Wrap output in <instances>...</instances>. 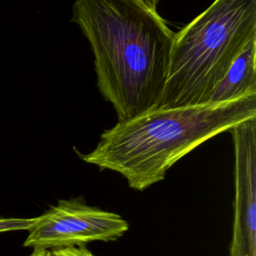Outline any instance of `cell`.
Returning <instances> with one entry per match:
<instances>
[{
	"label": "cell",
	"instance_id": "1",
	"mask_svg": "<svg viewBox=\"0 0 256 256\" xmlns=\"http://www.w3.org/2000/svg\"><path fill=\"white\" fill-rule=\"evenodd\" d=\"M72 21L91 46L98 89L119 121L156 108L175 36L157 11L140 0H75Z\"/></svg>",
	"mask_w": 256,
	"mask_h": 256
},
{
	"label": "cell",
	"instance_id": "2",
	"mask_svg": "<svg viewBox=\"0 0 256 256\" xmlns=\"http://www.w3.org/2000/svg\"><path fill=\"white\" fill-rule=\"evenodd\" d=\"M256 117V94L229 101L175 108H153L118 121L96 147L79 154L86 163L122 175L144 191L162 181L181 158L212 137Z\"/></svg>",
	"mask_w": 256,
	"mask_h": 256
},
{
	"label": "cell",
	"instance_id": "3",
	"mask_svg": "<svg viewBox=\"0 0 256 256\" xmlns=\"http://www.w3.org/2000/svg\"><path fill=\"white\" fill-rule=\"evenodd\" d=\"M256 37V0H215L174 36L168 76L156 108L199 105Z\"/></svg>",
	"mask_w": 256,
	"mask_h": 256
},
{
	"label": "cell",
	"instance_id": "4",
	"mask_svg": "<svg viewBox=\"0 0 256 256\" xmlns=\"http://www.w3.org/2000/svg\"><path fill=\"white\" fill-rule=\"evenodd\" d=\"M128 230V222L117 213L87 205L82 198L61 199L37 217L23 245L34 250L85 246L116 241Z\"/></svg>",
	"mask_w": 256,
	"mask_h": 256
},
{
	"label": "cell",
	"instance_id": "5",
	"mask_svg": "<svg viewBox=\"0 0 256 256\" xmlns=\"http://www.w3.org/2000/svg\"><path fill=\"white\" fill-rule=\"evenodd\" d=\"M234 144V220L229 256H256V117L229 130Z\"/></svg>",
	"mask_w": 256,
	"mask_h": 256
},
{
	"label": "cell",
	"instance_id": "6",
	"mask_svg": "<svg viewBox=\"0 0 256 256\" xmlns=\"http://www.w3.org/2000/svg\"><path fill=\"white\" fill-rule=\"evenodd\" d=\"M256 37L252 38L232 62L212 91L207 103L229 101L256 94Z\"/></svg>",
	"mask_w": 256,
	"mask_h": 256
},
{
	"label": "cell",
	"instance_id": "7",
	"mask_svg": "<svg viewBox=\"0 0 256 256\" xmlns=\"http://www.w3.org/2000/svg\"><path fill=\"white\" fill-rule=\"evenodd\" d=\"M37 221V217L34 218H3L0 217V233L17 231V230H29Z\"/></svg>",
	"mask_w": 256,
	"mask_h": 256
},
{
	"label": "cell",
	"instance_id": "8",
	"mask_svg": "<svg viewBox=\"0 0 256 256\" xmlns=\"http://www.w3.org/2000/svg\"><path fill=\"white\" fill-rule=\"evenodd\" d=\"M54 256H96L85 246L67 247L62 249L52 250Z\"/></svg>",
	"mask_w": 256,
	"mask_h": 256
},
{
	"label": "cell",
	"instance_id": "9",
	"mask_svg": "<svg viewBox=\"0 0 256 256\" xmlns=\"http://www.w3.org/2000/svg\"><path fill=\"white\" fill-rule=\"evenodd\" d=\"M29 256H54L52 250H33Z\"/></svg>",
	"mask_w": 256,
	"mask_h": 256
},
{
	"label": "cell",
	"instance_id": "10",
	"mask_svg": "<svg viewBox=\"0 0 256 256\" xmlns=\"http://www.w3.org/2000/svg\"><path fill=\"white\" fill-rule=\"evenodd\" d=\"M141 2H143L145 5H147L149 8L151 9H155L156 10V7H157V4L159 3L160 0H140Z\"/></svg>",
	"mask_w": 256,
	"mask_h": 256
}]
</instances>
